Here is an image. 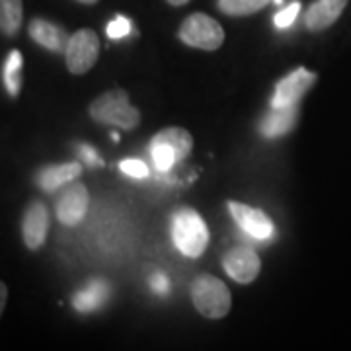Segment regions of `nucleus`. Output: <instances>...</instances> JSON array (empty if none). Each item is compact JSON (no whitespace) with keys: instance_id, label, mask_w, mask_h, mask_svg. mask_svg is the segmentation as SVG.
<instances>
[{"instance_id":"obj_11","label":"nucleus","mask_w":351,"mask_h":351,"mask_svg":"<svg viewBox=\"0 0 351 351\" xmlns=\"http://www.w3.org/2000/svg\"><path fill=\"white\" fill-rule=\"evenodd\" d=\"M27 34L38 45L45 47L47 51H53V53H64L66 45H69V39H71V36L61 25L53 24V22L43 20V18L32 20L29 27H27Z\"/></svg>"},{"instance_id":"obj_22","label":"nucleus","mask_w":351,"mask_h":351,"mask_svg":"<svg viewBox=\"0 0 351 351\" xmlns=\"http://www.w3.org/2000/svg\"><path fill=\"white\" fill-rule=\"evenodd\" d=\"M108 38L110 39H121L131 34V22L127 20L125 16H115L112 22L106 27Z\"/></svg>"},{"instance_id":"obj_15","label":"nucleus","mask_w":351,"mask_h":351,"mask_svg":"<svg viewBox=\"0 0 351 351\" xmlns=\"http://www.w3.org/2000/svg\"><path fill=\"white\" fill-rule=\"evenodd\" d=\"M110 295V285L104 279H92L86 287L76 293L73 304L78 313H94L108 302Z\"/></svg>"},{"instance_id":"obj_1","label":"nucleus","mask_w":351,"mask_h":351,"mask_svg":"<svg viewBox=\"0 0 351 351\" xmlns=\"http://www.w3.org/2000/svg\"><path fill=\"white\" fill-rule=\"evenodd\" d=\"M90 117L101 125H112L123 131H131L141 123V113L131 106L125 90H110L100 94L90 104Z\"/></svg>"},{"instance_id":"obj_25","label":"nucleus","mask_w":351,"mask_h":351,"mask_svg":"<svg viewBox=\"0 0 351 351\" xmlns=\"http://www.w3.org/2000/svg\"><path fill=\"white\" fill-rule=\"evenodd\" d=\"M80 156H82V160L90 166H101V158L98 156V152L94 151L90 145H80Z\"/></svg>"},{"instance_id":"obj_14","label":"nucleus","mask_w":351,"mask_h":351,"mask_svg":"<svg viewBox=\"0 0 351 351\" xmlns=\"http://www.w3.org/2000/svg\"><path fill=\"white\" fill-rule=\"evenodd\" d=\"M80 174H82V166L78 162L47 166L38 174V184L43 191H55V189L75 182Z\"/></svg>"},{"instance_id":"obj_24","label":"nucleus","mask_w":351,"mask_h":351,"mask_svg":"<svg viewBox=\"0 0 351 351\" xmlns=\"http://www.w3.org/2000/svg\"><path fill=\"white\" fill-rule=\"evenodd\" d=\"M149 285H151V289L156 295H166L168 289H170V281H168V277L164 276V274H154L149 279Z\"/></svg>"},{"instance_id":"obj_21","label":"nucleus","mask_w":351,"mask_h":351,"mask_svg":"<svg viewBox=\"0 0 351 351\" xmlns=\"http://www.w3.org/2000/svg\"><path fill=\"white\" fill-rule=\"evenodd\" d=\"M299 10H301V2H291L283 10H279L274 18L277 29H287L289 25H293V22L299 16Z\"/></svg>"},{"instance_id":"obj_30","label":"nucleus","mask_w":351,"mask_h":351,"mask_svg":"<svg viewBox=\"0 0 351 351\" xmlns=\"http://www.w3.org/2000/svg\"><path fill=\"white\" fill-rule=\"evenodd\" d=\"M274 2H276V4H283V0H274Z\"/></svg>"},{"instance_id":"obj_19","label":"nucleus","mask_w":351,"mask_h":351,"mask_svg":"<svg viewBox=\"0 0 351 351\" xmlns=\"http://www.w3.org/2000/svg\"><path fill=\"white\" fill-rule=\"evenodd\" d=\"M271 0H219V10L228 16H248L260 12Z\"/></svg>"},{"instance_id":"obj_4","label":"nucleus","mask_w":351,"mask_h":351,"mask_svg":"<svg viewBox=\"0 0 351 351\" xmlns=\"http://www.w3.org/2000/svg\"><path fill=\"white\" fill-rule=\"evenodd\" d=\"M178 38L193 49L217 51L225 41V32L221 24L203 12H195L184 20L178 29Z\"/></svg>"},{"instance_id":"obj_23","label":"nucleus","mask_w":351,"mask_h":351,"mask_svg":"<svg viewBox=\"0 0 351 351\" xmlns=\"http://www.w3.org/2000/svg\"><path fill=\"white\" fill-rule=\"evenodd\" d=\"M119 168H121L123 174L131 176V178H147L149 176V166L143 162V160L129 158V160H123V162L119 164Z\"/></svg>"},{"instance_id":"obj_29","label":"nucleus","mask_w":351,"mask_h":351,"mask_svg":"<svg viewBox=\"0 0 351 351\" xmlns=\"http://www.w3.org/2000/svg\"><path fill=\"white\" fill-rule=\"evenodd\" d=\"M112 138H113V141H115V143H117V141H119V133H115V131H113Z\"/></svg>"},{"instance_id":"obj_6","label":"nucleus","mask_w":351,"mask_h":351,"mask_svg":"<svg viewBox=\"0 0 351 351\" xmlns=\"http://www.w3.org/2000/svg\"><path fill=\"white\" fill-rule=\"evenodd\" d=\"M88 203H90V195L82 184L78 182L66 184V188L61 189V193L57 195V203H55L57 219L64 226L80 225L88 213Z\"/></svg>"},{"instance_id":"obj_2","label":"nucleus","mask_w":351,"mask_h":351,"mask_svg":"<svg viewBox=\"0 0 351 351\" xmlns=\"http://www.w3.org/2000/svg\"><path fill=\"white\" fill-rule=\"evenodd\" d=\"M191 302L205 318L219 320L230 313L232 297L225 283L215 276L201 274L191 283Z\"/></svg>"},{"instance_id":"obj_26","label":"nucleus","mask_w":351,"mask_h":351,"mask_svg":"<svg viewBox=\"0 0 351 351\" xmlns=\"http://www.w3.org/2000/svg\"><path fill=\"white\" fill-rule=\"evenodd\" d=\"M6 297H8V289L2 283L0 285V311H4V306H6Z\"/></svg>"},{"instance_id":"obj_5","label":"nucleus","mask_w":351,"mask_h":351,"mask_svg":"<svg viewBox=\"0 0 351 351\" xmlns=\"http://www.w3.org/2000/svg\"><path fill=\"white\" fill-rule=\"evenodd\" d=\"M64 57H66L69 73H73V75H84V73H88L96 64L98 57H100V39H98V34L94 29H88V27H82V29L75 32L71 36V39H69Z\"/></svg>"},{"instance_id":"obj_12","label":"nucleus","mask_w":351,"mask_h":351,"mask_svg":"<svg viewBox=\"0 0 351 351\" xmlns=\"http://www.w3.org/2000/svg\"><path fill=\"white\" fill-rule=\"evenodd\" d=\"M297 119H299V106H289V108L271 106V110L265 113L260 121V133L265 138L283 137L295 129Z\"/></svg>"},{"instance_id":"obj_27","label":"nucleus","mask_w":351,"mask_h":351,"mask_svg":"<svg viewBox=\"0 0 351 351\" xmlns=\"http://www.w3.org/2000/svg\"><path fill=\"white\" fill-rule=\"evenodd\" d=\"M189 0H168V4H172V6H184V4H188Z\"/></svg>"},{"instance_id":"obj_10","label":"nucleus","mask_w":351,"mask_h":351,"mask_svg":"<svg viewBox=\"0 0 351 351\" xmlns=\"http://www.w3.org/2000/svg\"><path fill=\"white\" fill-rule=\"evenodd\" d=\"M47 230H49L47 207L39 201H32L22 217V239L25 246L29 250H39L45 244Z\"/></svg>"},{"instance_id":"obj_7","label":"nucleus","mask_w":351,"mask_h":351,"mask_svg":"<svg viewBox=\"0 0 351 351\" xmlns=\"http://www.w3.org/2000/svg\"><path fill=\"white\" fill-rule=\"evenodd\" d=\"M316 75L306 71L304 66L293 71L291 75L283 76L276 86V94L271 98V106L276 108H289V106H299L304 94L314 86Z\"/></svg>"},{"instance_id":"obj_17","label":"nucleus","mask_w":351,"mask_h":351,"mask_svg":"<svg viewBox=\"0 0 351 351\" xmlns=\"http://www.w3.org/2000/svg\"><path fill=\"white\" fill-rule=\"evenodd\" d=\"M24 6L22 0H0V27L4 36H16L22 27Z\"/></svg>"},{"instance_id":"obj_20","label":"nucleus","mask_w":351,"mask_h":351,"mask_svg":"<svg viewBox=\"0 0 351 351\" xmlns=\"http://www.w3.org/2000/svg\"><path fill=\"white\" fill-rule=\"evenodd\" d=\"M151 156L158 172H170V168L180 162L176 152L168 145L156 143V141H151Z\"/></svg>"},{"instance_id":"obj_16","label":"nucleus","mask_w":351,"mask_h":351,"mask_svg":"<svg viewBox=\"0 0 351 351\" xmlns=\"http://www.w3.org/2000/svg\"><path fill=\"white\" fill-rule=\"evenodd\" d=\"M152 141L168 145V147L176 152V156H178L180 162L186 160V156L191 152V147H193V138H191V135H189L186 129H182V127H166L160 133H156V135L152 137Z\"/></svg>"},{"instance_id":"obj_18","label":"nucleus","mask_w":351,"mask_h":351,"mask_svg":"<svg viewBox=\"0 0 351 351\" xmlns=\"http://www.w3.org/2000/svg\"><path fill=\"white\" fill-rule=\"evenodd\" d=\"M22 66H24V59L20 51H10V55L4 61V69H2V78H4V86L8 90L10 96H18L20 88H22Z\"/></svg>"},{"instance_id":"obj_3","label":"nucleus","mask_w":351,"mask_h":351,"mask_svg":"<svg viewBox=\"0 0 351 351\" xmlns=\"http://www.w3.org/2000/svg\"><path fill=\"white\" fill-rule=\"evenodd\" d=\"M172 240L184 256L199 258L209 242V230L201 215L193 209H180L172 217Z\"/></svg>"},{"instance_id":"obj_8","label":"nucleus","mask_w":351,"mask_h":351,"mask_svg":"<svg viewBox=\"0 0 351 351\" xmlns=\"http://www.w3.org/2000/svg\"><path fill=\"white\" fill-rule=\"evenodd\" d=\"M228 211L237 221V225L252 239L269 240L276 234V226L269 221V217L256 207L239 201H228Z\"/></svg>"},{"instance_id":"obj_13","label":"nucleus","mask_w":351,"mask_h":351,"mask_svg":"<svg viewBox=\"0 0 351 351\" xmlns=\"http://www.w3.org/2000/svg\"><path fill=\"white\" fill-rule=\"evenodd\" d=\"M346 6L348 0H316L304 14V24L311 32H322L338 22Z\"/></svg>"},{"instance_id":"obj_9","label":"nucleus","mask_w":351,"mask_h":351,"mask_svg":"<svg viewBox=\"0 0 351 351\" xmlns=\"http://www.w3.org/2000/svg\"><path fill=\"white\" fill-rule=\"evenodd\" d=\"M226 276L237 283L248 285L262 271V260L252 248H232L223 258Z\"/></svg>"},{"instance_id":"obj_28","label":"nucleus","mask_w":351,"mask_h":351,"mask_svg":"<svg viewBox=\"0 0 351 351\" xmlns=\"http://www.w3.org/2000/svg\"><path fill=\"white\" fill-rule=\"evenodd\" d=\"M78 2H82V4H96L98 0H78Z\"/></svg>"}]
</instances>
